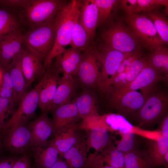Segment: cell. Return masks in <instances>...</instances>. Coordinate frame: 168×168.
<instances>
[{
    "instance_id": "6da1fadb",
    "label": "cell",
    "mask_w": 168,
    "mask_h": 168,
    "mask_svg": "<svg viewBox=\"0 0 168 168\" xmlns=\"http://www.w3.org/2000/svg\"><path fill=\"white\" fill-rule=\"evenodd\" d=\"M81 0H72L66 3L57 12L54 20L55 39L54 46L44 60L46 69L53 60L62 54L71 43L72 29L78 19Z\"/></svg>"
},
{
    "instance_id": "7a4b0ae2",
    "label": "cell",
    "mask_w": 168,
    "mask_h": 168,
    "mask_svg": "<svg viewBox=\"0 0 168 168\" xmlns=\"http://www.w3.org/2000/svg\"><path fill=\"white\" fill-rule=\"evenodd\" d=\"M66 3L60 0H29L20 12L19 19L30 29L53 21L58 11Z\"/></svg>"
},
{
    "instance_id": "3957f363",
    "label": "cell",
    "mask_w": 168,
    "mask_h": 168,
    "mask_svg": "<svg viewBox=\"0 0 168 168\" xmlns=\"http://www.w3.org/2000/svg\"><path fill=\"white\" fill-rule=\"evenodd\" d=\"M54 21L34 29L24 35L23 44L29 51L44 60L54 44Z\"/></svg>"
},
{
    "instance_id": "277c9868",
    "label": "cell",
    "mask_w": 168,
    "mask_h": 168,
    "mask_svg": "<svg viewBox=\"0 0 168 168\" xmlns=\"http://www.w3.org/2000/svg\"><path fill=\"white\" fill-rule=\"evenodd\" d=\"M125 19L138 42L152 51L162 46L164 43L146 15L133 14L127 16Z\"/></svg>"
},
{
    "instance_id": "5b68a950",
    "label": "cell",
    "mask_w": 168,
    "mask_h": 168,
    "mask_svg": "<svg viewBox=\"0 0 168 168\" xmlns=\"http://www.w3.org/2000/svg\"><path fill=\"white\" fill-rule=\"evenodd\" d=\"M82 119L80 127L87 132L85 141L87 151L90 148H93L96 153L111 144L112 139L102 116L93 115Z\"/></svg>"
},
{
    "instance_id": "8992f818",
    "label": "cell",
    "mask_w": 168,
    "mask_h": 168,
    "mask_svg": "<svg viewBox=\"0 0 168 168\" xmlns=\"http://www.w3.org/2000/svg\"><path fill=\"white\" fill-rule=\"evenodd\" d=\"M131 53L121 52L105 46L102 51L98 52L102 70L100 73L97 86L104 93L109 88L110 82L121 63Z\"/></svg>"
},
{
    "instance_id": "52a82bcc",
    "label": "cell",
    "mask_w": 168,
    "mask_h": 168,
    "mask_svg": "<svg viewBox=\"0 0 168 168\" xmlns=\"http://www.w3.org/2000/svg\"><path fill=\"white\" fill-rule=\"evenodd\" d=\"M41 85L40 81L34 88L23 94L18 108L6 122L3 131L6 132L24 125L34 116L38 106Z\"/></svg>"
},
{
    "instance_id": "ba28073f",
    "label": "cell",
    "mask_w": 168,
    "mask_h": 168,
    "mask_svg": "<svg viewBox=\"0 0 168 168\" xmlns=\"http://www.w3.org/2000/svg\"><path fill=\"white\" fill-rule=\"evenodd\" d=\"M165 79V77L162 76L147 61L145 67L131 82L119 89L110 90L106 93L109 98V103L114 101L128 92L139 89L142 91L143 93L147 95L154 84Z\"/></svg>"
},
{
    "instance_id": "9c48e42d",
    "label": "cell",
    "mask_w": 168,
    "mask_h": 168,
    "mask_svg": "<svg viewBox=\"0 0 168 168\" xmlns=\"http://www.w3.org/2000/svg\"><path fill=\"white\" fill-rule=\"evenodd\" d=\"M105 45L124 53H132L138 41L130 30L120 23L111 25L102 33Z\"/></svg>"
},
{
    "instance_id": "30bf717a",
    "label": "cell",
    "mask_w": 168,
    "mask_h": 168,
    "mask_svg": "<svg viewBox=\"0 0 168 168\" xmlns=\"http://www.w3.org/2000/svg\"><path fill=\"white\" fill-rule=\"evenodd\" d=\"M167 104V96L163 92L148 94L144 104L138 111V116L142 123H154L164 115Z\"/></svg>"
},
{
    "instance_id": "8fae6325",
    "label": "cell",
    "mask_w": 168,
    "mask_h": 168,
    "mask_svg": "<svg viewBox=\"0 0 168 168\" xmlns=\"http://www.w3.org/2000/svg\"><path fill=\"white\" fill-rule=\"evenodd\" d=\"M83 51L77 75L82 84L87 88H91L97 86L100 75L98 52L90 48Z\"/></svg>"
},
{
    "instance_id": "7c38bea8",
    "label": "cell",
    "mask_w": 168,
    "mask_h": 168,
    "mask_svg": "<svg viewBox=\"0 0 168 168\" xmlns=\"http://www.w3.org/2000/svg\"><path fill=\"white\" fill-rule=\"evenodd\" d=\"M45 71L41 81L42 82L38 107L42 111L45 113L52 101L56 91L60 78V71L51 64Z\"/></svg>"
},
{
    "instance_id": "4fadbf2b",
    "label": "cell",
    "mask_w": 168,
    "mask_h": 168,
    "mask_svg": "<svg viewBox=\"0 0 168 168\" xmlns=\"http://www.w3.org/2000/svg\"><path fill=\"white\" fill-rule=\"evenodd\" d=\"M24 35L19 29L0 36V63L7 68L13 57L22 47Z\"/></svg>"
},
{
    "instance_id": "5bb4252c",
    "label": "cell",
    "mask_w": 168,
    "mask_h": 168,
    "mask_svg": "<svg viewBox=\"0 0 168 168\" xmlns=\"http://www.w3.org/2000/svg\"><path fill=\"white\" fill-rule=\"evenodd\" d=\"M78 127L75 124L63 127L54 133V138L48 141L57 150L60 156L83 140L78 131Z\"/></svg>"
},
{
    "instance_id": "9a60e30c",
    "label": "cell",
    "mask_w": 168,
    "mask_h": 168,
    "mask_svg": "<svg viewBox=\"0 0 168 168\" xmlns=\"http://www.w3.org/2000/svg\"><path fill=\"white\" fill-rule=\"evenodd\" d=\"M58 85L54 98L45 113L52 112L71 101L75 91L76 81L72 75L64 72L60 78Z\"/></svg>"
},
{
    "instance_id": "2e32d148",
    "label": "cell",
    "mask_w": 168,
    "mask_h": 168,
    "mask_svg": "<svg viewBox=\"0 0 168 168\" xmlns=\"http://www.w3.org/2000/svg\"><path fill=\"white\" fill-rule=\"evenodd\" d=\"M6 147L11 152L16 153H24L31 147V133L28 127L25 124L18 126L5 132Z\"/></svg>"
},
{
    "instance_id": "e0dca14e",
    "label": "cell",
    "mask_w": 168,
    "mask_h": 168,
    "mask_svg": "<svg viewBox=\"0 0 168 168\" xmlns=\"http://www.w3.org/2000/svg\"><path fill=\"white\" fill-rule=\"evenodd\" d=\"M47 113L43 114L32 122L28 127L31 133V147L44 144L53 132L52 120Z\"/></svg>"
},
{
    "instance_id": "ac0fdd59",
    "label": "cell",
    "mask_w": 168,
    "mask_h": 168,
    "mask_svg": "<svg viewBox=\"0 0 168 168\" xmlns=\"http://www.w3.org/2000/svg\"><path fill=\"white\" fill-rule=\"evenodd\" d=\"M42 61L27 48L22 47L21 67L27 87L36 78L44 73L45 69Z\"/></svg>"
},
{
    "instance_id": "d6986e66",
    "label": "cell",
    "mask_w": 168,
    "mask_h": 168,
    "mask_svg": "<svg viewBox=\"0 0 168 168\" xmlns=\"http://www.w3.org/2000/svg\"><path fill=\"white\" fill-rule=\"evenodd\" d=\"M22 47L12 58L7 68L12 82L15 103L19 101L27 87L21 67Z\"/></svg>"
},
{
    "instance_id": "ffe728a7",
    "label": "cell",
    "mask_w": 168,
    "mask_h": 168,
    "mask_svg": "<svg viewBox=\"0 0 168 168\" xmlns=\"http://www.w3.org/2000/svg\"><path fill=\"white\" fill-rule=\"evenodd\" d=\"M78 19L91 40L95 35L96 30L98 24L97 8L92 0L82 1Z\"/></svg>"
},
{
    "instance_id": "44dd1931",
    "label": "cell",
    "mask_w": 168,
    "mask_h": 168,
    "mask_svg": "<svg viewBox=\"0 0 168 168\" xmlns=\"http://www.w3.org/2000/svg\"><path fill=\"white\" fill-rule=\"evenodd\" d=\"M53 112V133L68 125L75 124L81 118L75 100L56 109Z\"/></svg>"
},
{
    "instance_id": "7402d4cb",
    "label": "cell",
    "mask_w": 168,
    "mask_h": 168,
    "mask_svg": "<svg viewBox=\"0 0 168 168\" xmlns=\"http://www.w3.org/2000/svg\"><path fill=\"white\" fill-rule=\"evenodd\" d=\"M82 50L71 47L65 50L56 58L55 65L63 73L73 76L77 75L82 60Z\"/></svg>"
},
{
    "instance_id": "603a6c76",
    "label": "cell",
    "mask_w": 168,
    "mask_h": 168,
    "mask_svg": "<svg viewBox=\"0 0 168 168\" xmlns=\"http://www.w3.org/2000/svg\"><path fill=\"white\" fill-rule=\"evenodd\" d=\"M147 96L137 91H131L125 93L110 104L119 113L127 114L138 111L144 104Z\"/></svg>"
},
{
    "instance_id": "cb8c5ba5",
    "label": "cell",
    "mask_w": 168,
    "mask_h": 168,
    "mask_svg": "<svg viewBox=\"0 0 168 168\" xmlns=\"http://www.w3.org/2000/svg\"><path fill=\"white\" fill-rule=\"evenodd\" d=\"M36 166L39 168H50L58 159L57 150L47 141L46 143L32 147Z\"/></svg>"
},
{
    "instance_id": "d4e9b609",
    "label": "cell",
    "mask_w": 168,
    "mask_h": 168,
    "mask_svg": "<svg viewBox=\"0 0 168 168\" xmlns=\"http://www.w3.org/2000/svg\"><path fill=\"white\" fill-rule=\"evenodd\" d=\"M167 152L168 138L162 136L156 140L151 141L149 145L147 157L152 165L162 166L166 163L165 156Z\"/></svg>"
},
{
    "instance_id": "484cf974",
    "label": "cell",
    "mask_w": 168,
    "mask_h": 168,
    "mask_svg": "<svg viewBox=\"0 0 168 168\" xmlns=\"http://www.w3.org/2000/svg\"><path fill=\"white\" fill-rule=\"evenodd\" d=\"M75 100L81 118L99 115L94 95L90 90L85 89Z\"/></svg>"
},
{
    "instance_id": "4316f807",
    "label": "cell",
    "mask_w": 168,
    "mask_h": 168,
    "mask_svg": "<svg viewBox=\"0 0 168 168\" xmlns=\"http://www.w3.org/2000/svg\"><path fill=\"white\" fill-rule=\"evenodd\" d=\"M101 116L109 131L118 132L119 134L133 133L134 126L123 115L110 113Z\"/></svg>"
},
{
    "instance_id": "83f0119b",
    "label": "cell",
    "mask_w": 168,
    "mask_h": 168,
    "mask_svg": "<svg viewBox=\"0 0 168 168\" xmlns=\"http://www.w3.org/2000/svg\"><path fill=\"white\" fill-rule=\"evenodd\" d=\"M152 51L147 62L160 73L166 76L168 73V49L162 46Z\"/></svg>"
},
{
    "instance_id": "f1b7e54d",
    "label": "cell",
    "mask_w": 168,
    "mask_h": 168,
    "mask_svg": "<svg viewBox=\"0 0 168 168\" xmlns=\"http://www.w3.org/2000/svg\"><path fill=\"white\" fill-rule=\"evenodd\" d=\"M91 41L86 30L78 19L72 29L70 45L72 47L80 49L84 51L90 48L88 46Z\"/></svg>"
},
{
    "instance_id": "f546056e",
    "label": "cell",
    "mask_w": 168,
    "mask_h": 168,
    "mask_svg": "<svg viewBox=\"0 0 168 168\" xmlns=\"http://www.w3.org/2000/svg\"><path fill=\"white\" fill-rule=\"evenodd\" d=\"M101 155L106 165L114 168H124V153L111 144L102 150Z\"/></svg>"
},
{
    "instance_id": "4dcf8cb0",
    "label": "cell",
    "mask_w": 168,
    "mask_h": 168,
    "mask_svg": "<svg viewBox=\"0 0 168 168\" xmlns=\"http://www.w3.org/2000/svg\"><path fill=\"white\" fill-rule=\"evenodd\" d=\"M146 16L153 22L164 44H167L168 23L165 17L156 10L147 12Z\"/></svg>"
},
{
    "instance_id": "1f68e13d",
    "label": "cell",
    "mask_w": 168,
    "mask_h": 168,
    "mask_svg": "<svg viewBox=\"0 0 168 168\" xmlns=\"http://www.w3.org/2000/svg\"><path fill=\"white\" fill-rule=\"evenodd\" d=\"M85 142L75 149L65 160L69 168H84L87 157Z\"/></svg>"
},
{
    "instance_id": "d6a6232c",
    "label": "cell",
    "mask_w": 168,
    "mask_h": 168,
    "mask_svg": "<svg viewBox=\"0 0 168 168\" xmlns=\"http://www.w3.org/2000/svg\"><path fill=\"white\" fill-rule=\"evenodd\" d=\"M98 10V24L105 22L110 17L112 11L120 1L116 0H92Z\"/></svg>"
},
{
    "instance_id": "836d02e7",
    "label": "cell",
    "mask_w": 168,
    "mask_h": 168,
    "mask_svg": "<svg viewBox=\"0 0 168 168\" xmlns=\"http://www.w3.org/2000/svg\"><path fill=\"white\" fill-rule=\"evenodd\" d=\"M17 20L7 11L0 10V36L9 34L19 29Z\"/></svg>"
},
{
    "instance_id": "e575fe53",
    "label": "cell",
    "mask_w": 168,
    "mask_h": 168,
    "mask_svg": "<svg viewBox=\"0 0 168 168\" xmlns=\"http://www.w3.org/2000/svg\"><path fill=\"white\" fill-rule=\"evenodd\" d=\"M124 168H150L152 165L147 157H143L132 151L124 153Z\"/></svg>"
},
{
    "instance_id": "d590c367",
    "label": "cell",
    "mask_w": 168,
    "mask_h": 168,
    "mask_svg": "<svg viewBox=\"0 0 168 168\" xmlns=\"http://www.w3.org/2000/svg\"><path fill=\"white\" fill-rule=\"evenodd\" d=\"M147 63V62L141 59H133L130 62L126 71L123 86L133 81L145 67Z\"/></svg>"
},
{
    "instance_id": "8d00e7d4",
    "label": "cell",
    "mask_w": 168,
    "mask_h": 168,
    "mask_svg": "<svg viewBox=\"0 0 168 168\" xmlns=\"http://www.w3.org/2000/svg\"><path fill=\"white\" fill-rule=\"evenodd\" d=\"M4 68L5 69L2 70V78L0 84V96L15 102L13 85L7 68Z\"/></svg>"
},
{
    "instance_id": "74e56055",
    "label": "cell",
    "mask_w": 168,
    "mask_h": 168,
    "mask_svg": "<svg viewBox=\"0 0 168 168\" xmlns=\"http://www.w3.org/2000/svg\"><path fill=\"white\" fill-rule=\"evenodd\" d=\"M119 134L121 137V139L117 140L115 139L117 149L124 153L133 151L135 134L133 133Z\"/></svg>"
},
{
    "instance_id": "f35d334b",
    "label": "cell",
    "mask_w": 168,
    "mask_h": 168,
    "mask_svg": "<svg viewBox=\"0 0 168 168\" xmlns=\"http://www.w3.org/2000/svg\"><path fill=\"white\" fill-rule=\"evenodd\" d=\"M136 14L140 12H148L155 10L161 6L168 9V0H137Z\"/></svg>"
},
{
    "instance_id": "ab89813d",
    "label": "cell",
    "mask_w": 168,
    "mask_h": 168,
    "mask_svg": "<svg viewBox=\"0 0 168 168\" xmlns=\"http://www.w3.org/2000/svg\"><path fill=\"white\" fill-rule=\"evenodd\" d=\"M15 103L12 100L0 96V129L3 130L6 119L13 112Z\"/></svg>"
},
{
    "instance_id": "60d3db41",
    "label": "cell",
    "mask_w": 168,
    "mask_h": 168,
    "mask_svg": "<svg viewBox=\"0 0 168 168\" xmlns=\"http://www.w3.org/2000/svg\"><path fill=\"white\" fill-rule=\"evenodd\" d=\"M133 133L135 134L139 135L151 141L156 140L163 136L160 130H146L135 126L134 127Z\"/></svg>"
},
{
    "instance_id": "b9f144b4",
    "label": "cell",
    "mask_w": 168,
    "mask_h": 168,
    "mask_svg": "<svg viewBox=\"0 0 168 168\" xmlns=\"http://www.w3.org/2000/svg\"><path fill=\"white\" fill-rule=\"evenodd\" d=\"M119 2L122 8L127 16L136 14L137 0H122L120 1Z\"/></svg>"
},
{
    "instance_id": "7bdbcfd3",
    "label": "cell",
    "mask_w": 168,
    "mask_h": 168,
    "mask_svg": "<svg viewBox=\"0 0 168 168\" xmlns=\"http://www.w3.org/2000/svg\"><path fill=\"white\" fill-rule=\"evenodd\" d=\"M104 163L96 158H90L87 159L84 168H114L106 164L104 165Z\"/></svg>"
},
{
    "instance_id": "ee69618b",
    "label": "cell",
    "mask_w": 168,
    "mask_h": 168,
    "mask_svg": "<svg viewBox=\"0 0 168 168\" xmlns=\"http://www.w3.org/2000/svg\"><path fill=\"white\" fill-rule=\"evenodd\" d=\"M12 168H31L29 156L27 155H24L18 158Z\"/></svg>"
},
{
    "instance_id": "f6af8a7d",
    "label": "cell",
    "mask_w": 168,
    "mask_h": 168,
    "mask_svg": "<svg viewBox=\"0 0 168 168\" xmlns=\"http://www.w3.org/2000/svg\"><path fill=\"white\" fill-rule=\"evenodd\" d=\"M29 0H0V5L12 7L23 8Z\"/></svg>"
},
{
    "instance_id": "bcb514c9",
    "label": "cell",
    "mask_w": 168,
    "mask_h": 168,
    "mask_svg": "<svg viewBox=\"0 0 168 168\" xmlns=\"http://www.w3.org/2000/svg\"><path fill=\"white\" fill-rule=\"evenodd\" d=\"M18 158L9 157L0 159V168H12Z\"/></svg>"
},
{
    "instance_id": "7dc6e473",
    "label": "cell",
    "mask_w": 168,
    "mask_h": 168,
    "mask_svg": "<svg viewBox=\"0 0 168 168\" xmlns=\"http://www.w3.org/2000/svg\"><path fill=\"white\" fill-rule=\"evenodd\" d=\"M163 136L168 138V116L166 115L163 119L160 130Z\"/></svg>"
},
{
    "instance_id": "c3c4849f",
    "label": "cell",
    "mask_w": 168,
    "mask_h": 168,
    "mask_svg": "<svg viewBox=\"0 0 168 168\" xmlns=\"http://www.w3.org/2000/svg\"><path fill=\"white\" fill-rule=\"evenodd\" d=\"M50 168H69L66 161L58 158L55 163Z\"/></svg>"
},
{
    "instance_id": "681fc988",
    "label": "cell",
    "mask_w": 168,
    "mask_h": 168,
    "mask_svg": "<svg viewBox=\"0 0 168 168\" xmlns=\"http://www.w3.org/2000/svg\"><path fill=\"white\" fill-rule=\"evenodd\" d=\"M2 70L0 69V84L2 81Z\"/></svg>"
},
{
    "instance_id": "f907efd6",
    "label": "cell",
    "mask_w": 168,
    "mask_h": 168,
    "mask_svg": "<svg viewBox=\"0 0 168 168\" xmlns=\"http://www.w3.org/2000/svg\"><path fill=\"white\" fill-rule=\"evenodd\" d=\"M1 147V141L0 138V148Z\"/></svg>"
},
{
    "instance_id": "816d5d0a",
    "label": "cell",
    "mask_w": 168,
    "mask_h": 168,
    "mask_svg": "<svg viewBox=\"0 0 168 168\" xmlns=\"http://www.w3.org/2000/svg\"><path fill=\"white\" fill-rule=\"evenodd\" d=\"M33 168H39V167H38V166H35L34 167H33Z\"/></svg>"
}]
</instances>
